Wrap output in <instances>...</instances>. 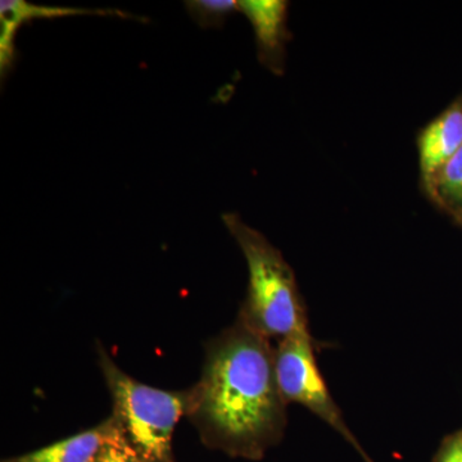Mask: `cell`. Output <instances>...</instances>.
Returning <instances> with one entry per match:
<instances>
[{
	"mask_svg": "<svg viewBox=\"0 0 462 462\" xmlns=\"http://www.w3.org/2000/svg\"><path fill=\"white\" fill-rule=\"evenodd\" d=\"M287 404L276 379L275 349L238 320L207 346L188 416L211 439L252 452L281 436Z\"/></svg>",
	"mask_w": 462,
	"mask_h": 462,
	"instance_id": "cell-1",
	"label": "cell"
},
{
	"mask_svg": "<svg viewBox=\"0 0 462 462\" xmlns=\"http://www.w3.org/2000/svg\"><path fill=\"white\" fill-rule=\"evenodd\" d=\"M223 221L248 267L247 298L239 320L267 339L310 331L296 273L282 252L238 215L224 214Z\"/></svg>",
	"mask_w": 462,
	"mask_h": 462,
	"instance_id": "cell-2",
	"label": "cell"
},
{
	"mask_svg": "<svg viewBox=\"0 0 462 462\" xmlns=\"http://www.w3.org/2000/svg\"><path fill=\"white\" fill-rule=\"evenodd\" d=\"M99 363L107 382L114 419L143 462H167L181 416L188 415L190 391H162L124 373L102 348Z\"/></svg>",
	"mask_w": 462,
	"mask_h": 462,
	"instance_id": "cell-3",
	"label": "cell"
},
{
	"mask_svg": "<svg viewBox=\"0 0 462 462\" xmlns=\"http://www.w3.org/2000/svg\"><path fill=\"white\" fill-rule=\"evenodd\" d=\"M275 372L285 402L305 406L338 431L366 462H372L349 430L338 404L327 387L316 361L315 342L310 331L293 334L279 342L275 348Z\"/></svg>",
	"mask_w": 462,
	"mask_h": 462,
	"instance_id": "cell-4",
	"label": "cell"
},
{
	"mask_svg": "<svg viewBox=\"0 0 462 462\" xmlns=\"http://www.w3.org/2000/svg\"><path fill=\"white\" fill-rule=\"evenodd\" d=\"M238 5L254 29L261 63L273 74L282 75L285 65V45L291 41L287 26L288 2L243 0Z\"/></svg>",
	"mask_w": 462,
	"mask_h": 462,
	"instance_id": "cell-5",
	"label": "cell"
},
{
	"mask_svg": "<svg viewBox=\"0 0 462 462\" xmlns=\"http://www.w3.org/2000/svg\"><path fill=\"white\" fill-rule=\"evenodd\" d=\"M462 147V100L449 106L419 134V165L428 184Z\"/></svg>",
	"mask_w": 462,
	"mask_h": 462,
	"instance_id": "cell-6",
	"label": "cell"
},
{
	"mask_svg": "<svg viewBox=\"0 0 462 462\" xmlns=\"http://www.w3.org/2000/svg\"><path fill=\"white\" fill-rule=\"evenodd\" d=\"M118 14L120 11H88L66 7H51V5H35L23 0H11L0 3V71L2 78L8 75L16 60V35L18 30L26 23L38 18H56L75 16V14Z\"/></svg>",
	"mask_w": 462,
	"mask_h": 462,
	"instance_id": "cell-7",
	"label": "cell"
},
{
	"mask_svg": "<svg viewBox=\"0 0 462 462\" xmlns=\"http://www.w3.org/2000/svg\"><path fill=\"white\" fill-rule=\"evenodd\" d=\"M114 419L111 418L96 430L84 431L44 447L32 454L23 456L17 462H94L102 449Z\"/></svg>",
	"mask_w": 462,
	"mask_h": 462,
	"instance_id": "cell-8",
	"label": "cell"
},
{
	"mask_svg": "<svg viewBox=\"0 0 462 462\" xmlns=\"http://www.w3.org/2000/svg\"><path fill=\"white\" fill-rule=\"evenodd\" d=\"M431 199L448 211L462 207V147L425 185Z\"/></svg>",
	"mask_w": 462,
	"mask_h": 462,
	"instance_id": "cell-9",
	"label": "cell"
},
{
	"mask_svg": "<svg viewBox=\"0 0 462 462\" xmlns=\"http://www.w3.org/2000/svg\"><path fill=\"white\" fill-rule=\"evenodd\" d=\"M190 17L200 27H220L233 12L239 11L238 2L234 0H191L185 2Z\"/></svg>",
	"mask_w": 462,
	"mask_h": 462,
	"instance_id": "cell-10",
	"label": "cell"
},
{
	"mask_svg": "<svg viewBox=\"0 0 462 462\" xmlns=\"http://www.w3.org/2000/svg\"><path fill=\"white\" fill-rule=\"evenodd\" d=\"M114 419V416H112ZM94 462H143L114 419L107 438Z\"/></svg>",
	"mask_w": 462,
	"mask_h": 462,
	"instance_id": "cell-11",
	"label": "cell"
},
{
	"mask_svg": "<svg viewBox=\"0 0 462 462\" xmlns=\"http://www.w3.org/2000/svg\"><path fill=\"white\" fill-rule=\"evenodd\" d=\"M437 462H462V430L443 442L438 452Z\"/></svg>",
	"mask_w": 462,
	"mask_h": 462,
	"instance_id": "cell-12",
	"label": "cell"
},
{
	"mask_svg": "<svg viewBox=\"0 0 462 462\" xmlns=\"http://www.w3.org/2000/svg\"><path fill=\"white\" fill-rule=\"evenodd\" d=\"M456 217L458 218V220L462 223V207L461 208H458L457 211L455 212Z\"/></svg>",
	"mask_w": 462,
	"mask_h": 462,
	"instance_id": "cell-13",
	"label": "cell"
}]
</instances>
